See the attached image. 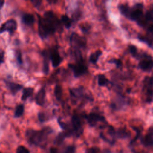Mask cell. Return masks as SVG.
Returning <instances> with one entry per match:
<instances>
[{
  "mask_svg": "<svg viewBox=\"0 0 153 153\" xmlns=\"http://www.w3.org/2000/svg\"><path fill=\"white\" fill-rule=\"evenodd\" d=\"M51 132V130L50 128H45L40 131L29 130L27 131L26 136L29 142L38 145L46 140L47 136Z\"/></svg>",
  "mask_w": 153,
  "mask_h": 153,
  "instance_id": "6da1fadb",
  "label": "cell"
},
{
  "mask_svg": "<svg viewBox=\"0 0 153 153\" xmlns=\"http://www.w3.org/2000/svg\"><path fill=\"white\" fill-rule=\"evenodd\" d=\"M142 90L145 102L151 103L153 102V76H146L144 78Z\"/></svg>",
  "mask_w": 153,
  "mask_h": 153,
  "instance_id": "7a4b0ae2",
  "label": "cell"
},
{
  "mask_svg": "<svg viewBox=\"0 0 153 153\" xmlns=\"http://www.w3.org/2000/svg\"><path fill=\"white\" fill-rule=\"evenodd\" d=\"M43 19L50 29L52 34H53L57 30L62 29L60 20L53 11H46L44 14Z\"/></svg>",
  "mask_w": 153,
  "mask_h": 153,
  "instance_id": "3957f363",
  "label": "cell"
},
{
  "mask_svg": "<svg viewBox=\"0 0 153 153\" xmlns=\"http://www.w3.org/2000/svg\"><path fill=\"white\" fill-rule=\"evenodd\" d=\"M143 4L142 3H137L133 7H130L128 14L126 18L128 19L138 22L143 16Z\"/></svg>",
  "mask_w": 153,
  "mask_h": 153,
  "instance_id": "277c9868",
  "label": "cell"
},
{
  "mask_svg": "<svg viewBox=\"0 0 153 153\" xmlns=\"http://www.w3.org/2000/svg\"><path fill=\"white\" fill-rule=\"evenodd\" d=\"M68 67L72 70L75 78L81 76L88 72V68L84 63L83 59L76 60L75 63L68 64Z\"/></svg>",
  "mask_w": 153,
  "mask_h": 153,
  "instance_id": "5b68a950",
  "label": "cell"
},
{
  "mask_svg": "<svg viewBox=\"0 0 153 153\" xmlns=\"http://www.w3.org/2000/svg\"><path fill=\"white\" fill-rule=\"evenodd\" d=\"M69 93L72 99L75 100H93V98L90 97L88 94L85 91V89L82 86H78L77 87L72 88L70 89Z\"/></svg>",
  "mask_w": 153,
  "mask_h": 153,
  "instance_id": "8992f818",
  "label": "cell"
},
{
  "mask_svg": "<svg viewBox=\"0 0 153 153\" xmlns=\"http://www.w3.org/2000/svg\"><path fill=\"white\" fill-rule=\"evenodd\" d=\"M139 58L140 60L138 63V67L143 71H150L153 69V59L151 56L146 53L140 54Z\"/></svg>",
  "mask_w": 153,
  "mask_h": 153,
  "instance_id": "52a82bcc",
  "label": "cell"
},
{
  "mask_svg": "<svg viewBox=\"0 0 153 153\" xmlns=\"http://www.w3.org/2000/svg\"><path fill=\"white\" fill-rule=\"evenodd\" d=\"M70 44L71 47L76 50L84 48L86 45V39L85 38L79 35L76 33L72 32L70 36Z\"/></svg>",
  "mask_w": 153,
  "mask_h": 153,
  "instance_id": "ba28073f",
  "label": "cell"
},
{
  "mask_svg": "<svg viewBox=\"0 0 153 153\" xmlns=\"http://www.w3.org/2000/svg\"><path fill=\"white\" fill-rule=\"evenodd\" d=\"M71 124L72 127V134L76 137L80 136L83 133L82 122L79 116L76 114H74L71 118Z\"/></svg>",
  "mask_w": 153,
  "mask_h": 153,
  "instance_id": "9c48e42d",
  "label": "cell"
},
{
  "mask_svg": "<svg viewBox=\"0 0 153 153\" xmlns=\"http://www.w3.org/2000/svg\"><path fill=\"white\" fill-rule=\"evenodd\" d=\"M86 120L91 127H95L99 123H106V120L105 117L99 113L92 112L88 114L86 117Z\"/></svg>",
  "mask_w": 153,
  "mask_h": 153,
  "instance_id": "30bf717a",
  "label": "cell"
},
{
  "mask_svg": "<svg viewBox=\"0 0 153 153\" xmlns=\"http://www.w3.org/2000/svg\"><path fill=\"white\" fill-rule=\"evenodd\" d=\"M17 27V24L14 19H10L4 23L0 27V33L8 32L13 33L16 31Z\"/></svg>",
  "mask_w": 153,
  "mask_h": 153,
  "instance_id": "8fae6325",
  "label": "cell"
},
{
  "mask_svg": "<svg viewBox=\"0 0 153 153\" xmlns=\"http://www.w3.org/2000/svg\"><path fill=\"white\" fill-rule=\"evenodd\" d=\"M38 33L41 38L42 39L47 38L49 35L52 34L48 26L45 23L43 17H39L38 24Z\"/></svg>",
  "mask_w": 153,
  "mask_h": 153,
  "instance_id": "7c38bea8",
  "label": "cell"
},
{
  "mask_svg": "<svg viewBox=\"0 0 153 153\" xmlns=\"http://www.w3.org/2000/svg\"><path fill=\"white\" fill-rule=\"evenodd\" d=\"M142 143L146 146H153V126H151L145 136L141 140Z\"/></svg>",
  "mask_w": 153,
  "mask_h": 153,
  "instance_id": "4fadbf2b",
  "label": "cell"
},
{
  "mask_svg": "<svg viewBox=\"0 0 153 153\" xmlns=\"http://www.w3.org/2000/svg\"><path fill=\"white\" fill-rule=\"evenodd\" d=\"M49 55L53 66L54 68L59 66L63 60V59L60 56L59 52L56 50H53L50 52Z\"/></svg>",
  "mask_w": 153,
  "mask_h": 153,
  "instance_id": "5bb4252c",
  "label": "cell"
},
{
  "mask_svg": "<svg viewBox=\"0 0 153 153\" xmlns=\"http://www.w3.org/2000/svg\"><path fill=\"white\" fill-rule=\"evenodd\" d=\"M45 100V88H41L37 93L35 96L36 103L39 106H43Z\"/></svg>",
  "mask_w": 153,
  "mask_h": 153,
  "instance_id": "9a60e30c",
  "label": "cell"
},
{
  "mask_svg": "<svg viewBox=\"0 0 153 153\" xmlns=\"http://www.w3.org/2000/svg\"><path fill=\"white\" fill-rule=\"evenodd\" d=\"M127 104L126 100L123 97H117L114 100L112 101L111 106L113 109H121L123 106H125Z\"/></svg>",
  "mask_w": 153,
  "mask_h": 153,
  "instance_id": "2e32d148",
  "label": "cell"
},
{
  "mask_svg": "<svg viewBox=\"0 0 153 153\" xmlns=\"http://www.w3.org/2000/svg\"><path fill=\"white\" fill-rule=\"evenodd\" d=\"M43 56V72L45 75H47L49 72V58L50 55L47 51L42 52Z\"/></svg>",
  "mask_w": 153,
  "mask_h": 153,
  "instance_id": "e0dca14e",
  "label": "cell"
},
{
  "mask_svg": "<svg viewBox=\"0 0 153 153\" xmlns=\"http://www.w3.org/2000/svg\"><path fill=\"white\" fill-rule=\"evenodd\" d=\"M137 39L140 41L146 44L151 48H153V37L149 36L139 35L137 36Z\"/></svg>",
  "mask_w": 153,
  "mask_h": 153,
  "instance_id": "ac0fdd59",
  "label": "cell"
},
{
  "mask_svg": "<svg viewBox=\"0 0 153 153\" xmlns=\"http://www.w3.org/2000/svg\"><path fill=\"white\" fill-rule=\"evenodd\" d=\"M111 82L103 74H99L97 75V84L100 87L108 86Z\"/></svg>",
  "mask_w": 153,
  "mask_h": 153,
  "instance_id": "d6986e66",
  "label": "cell"
},
{
  "mask_svg": "<svg viewBox=\"0 0 153 153\" xmlns=\"http://www.w3.org/2000/svg\"><path fill=\"white\" fill-rule=\"evenodd\" d=\"M22 20L25 25L27 26H31L35 22V17L32 14L26 13L23 14L22 16Z\"/></svg>",
  "mask_w": 153,
  "mask_h": 153,
  "instance_id": "ffe728a7",
  "label": "cell"
},
{
  "mask_svg": "<svg viewBox=\"0 0 153 153\" xmlns=\"http://www.w3.org/2000/svg\"><path fill=\"white\" fill-rule=\"evenodd\" d=\"M102 53H103L100 50H97L94 53H92L89 56V62L92 64H96Z\"/></svg>",
  "mask_w": 153,
  "mask_h": 153,
  "instance_id": "44dd1931",
  "label": "cell"
},
{
  "mask_svg": "<svg viewBox=\"0 0 153 153\" xmlns=\"http://www.w3.org/2000/svg\"><path fill=\"white\" fill-rule=\"evenodd\" d=\"M7 86L8 88L10 90V91L13 94H16L19 90H20L22 88V85L14 82H7Z\"/></svg>",
  "mask_w": 153,
  "mask_h": 153,
  "instance_id": "7402d4cb",
  "label": "cell"
},
{
  "mask_svg": "<svg viewBox=\"0 0 153 153\" xmlns=\"http://www.w3.org/2000/svg\"><path fill=\"white\" fill-rule=\"evenodd\" d=\"M60 22L61 23H62L64 26L67 29L70 28L72 24V20L66 14H63L61 16Z\"/></svg>",
  "mask_w": 153,
  "mask_h": 153,
  "instance_id": "603a6c76",
  "label": "cell"
},
{
  "mask_svg": "<svg viewBox=\"0 0 153 153\" xmlns=\"http://www.w3.org/2000/svg\"><path fill=\"white\" fill-rule=\"evenodd\" d=\"M54 96L57 100L61 101L62 99V88L61 85L56 84L54 87Z\"/></svg>",
  "mask_w": 153,
  "mask_h": 153,
  "instance_id": "cb8c5ba5",
  "label": "cell"
},
{
  "mask_svg": "<svg viewBox=\"0 0 153 153\" xmlns=\"http://www.w3.org/2000/svg\"><path fill=\"white\" fill-rule=\"evenodd\" d=\"M33 93V89L31 87L25 88L23 91V94L22 96V100L25 101L28 97L31 96Z\"/></svg>",
  "mask_w": 153,
  "mask_h": 153,
  "instance_id": "d4e9b609",
  "label": "cell"
},
{
  "mask_svg": "<svg viewBox=\"0 0 153 153\" xmlns=\"http://www.w3.org/2000/svg\"><path fill=\"white\" fill-rule=\"evenodd\" d=\"M24 106L22 104H20V105H18L16 109H15V112H14V117H16V118H18V117H21L23 114V112H24Z\"/></svg>",
  "mask_w": 153,
  "mask_h": 153,
  "instance_id": "484cf974",
  "label": "cell"
},
{
  "mask_svg": "<svg viewBox=\"0 0 153 153\" xmlns=\"http://www.w3.org/2000/svg\"><path fill=\"white\" fill-rule=\"evenodd\" d=\"M128 51H129L130 53L131 54V55L133 57H137V58H139V53L138 52L137 47L135 45H132V44L129 45L128 47Z\"/></svg>",
  "mask_w": 153,
  "mask_h": 153,
  "instance_id": "4316f807",
  "label": "cell"
},
{
  "mask_svg": "<svg viewBox=\"0 0 153 153\" xmlns=\"http://www.w3.org/2000/svg\"><path fill=\"white\" fill-rule=\"evenodd\" d=\"M108 63H114L115 65V66L117 68H120L122 66V61L119 59H116V58H112L111 59H110L108 62Z\"/></svg>",
  "mask_w": 153,
  "mask_h": 153,
  "instance_id": "83f0119b",
  "label": "cell"
},
{
  "mask_svg": "<svg viewBox=\"0 0 153 153\" xmlns=\"http://www.w3.org/2000/svg\"><path fill=\"white\" fill-rule=\"evenodd\" d=\"M17 153H29V150L24 146H19L17 150Z\"/></svg>",
  "mask_w": 153,
  "mask_h": 153,
  "instance_id": "f1b7e54d",
  "label": "cell"
},
{
  "mask_svg": "<svg viewBox=\"0 0 153 153\" xmlns=\"http://www.w3.org/2000/svg\"><path fill=\"white\" fill-rule=\"evenodd\" d=\"M79 27L81 29V30L84 32V33H86V32H88V30L90 29V27H89V25L88 24H85V23H81L80 25H79Z\"/></svg>",
  "mask_w": 153,
  "mask_h": 153,
  "instance_id": "f546056e",
  "label": "cell"
},
{
  "mask_svg": "<svg viewBox=\"0 0 153 153\" xmlns=\"http://www.w3.org/2000/svg\"><path fill=\"white\" fill-rule=\"evenodd\" d=\"M38 119L41 122H44L45 121L47 120V117L45 114L43 112H39L38 114Z\"/></svg>",
  "mask_w": 153,
  "mask_h": 153,
  "instance_id": "4dcf8cb0",
  "label": "cell"
},
{
  "mask_svg": "<svg viewBox=\"0 0 153 153\" xmlns=\"http://www.w3.org/2000/svg\"><path fill=\"white\" fill-rule=\"evenodd\" d=\"M75 151V148L74 145L68 146L65 151L64 153H74Z\"/></svg>",
  "mask_w": 153,
  "mask_h": 153,
  "instance_id": "1f68e13d",
  "label": "cell"
},
{
  "mask_svg": "<svg viewBox=\"0 0 153 153\" xmlns=\"http://www.w3.org/2000/svg\"><path fill=\"white\" fill-rule=\"evenodd\" d=\"M16 57L17 58V62L19 64H22V54L20 51H17L16 52Z\"/></svg>",
  "mask_w": 153,
  "mask_h": 153,
  "instance_id": "d6a6232c",
  "label": "cell"
},
{
  "mask_svg": "<svg viewBox=\"0 0 153 153\" xmlns=\"http://www.w3.org/2000/svg\"><path fill=\"white\" fill-rule=\"evenodd\" d=\"M85 153H99V149L97 148L92 147L86 150Z\"/></svg>",
  "mask_w": 153,
  "mask_h": 153,
  "instance_id": "836d02e7",
  "label": "cell"
},
{
  "mask_svg": "<svg viewBox=\"0 0 153 153\" xmlns=\"http://www.w3.org/2000/svg\"><path fill=\"white\" fill-rule=\"evenodd\" d=\"M4 62V51L0 49V65L3 63Z\"/></svg>",
  "mask_w": 153,
  "mask_h": 153,
  "instance_id": "e575fe53",
  "label": "cell"
},
{
  "mask_svg": "<svg viewBox=\"0 0 153 153\" xmlns=\"http://www.w3.org/2000/svg\"><path fill=\"white\" fill-rule=\"evenodd\" d=\"M31 2H32V3L33 4V5L35 7H38L41 5V2H42L41 1H36V0L32 1Z\"/></svg>",
  "mask_w": 153,
  "mask_h": 153,
  "instance_id": "d590c367",
  "label": "cell"
},
{
  "mask_svg": "<svg viewBox=\"0 0 153 153\" xmlns=\"http://www.w3.org/2000/svg\"><path fill=\"white\" fill-rule=\"evenodd\" d=\"M50 153H59V151H58L57 148H54V147H51L50 149Z\"/></svg>",
  "mask_w": 153,
  "mask_h": 153,
  "instance_id": "8d00e7d4",
  "label": "cell"
},
{
  "mask_svg": "<svg viewBox=\"0 0 153 153\" xmlns=\"http://www.w3.org/2000/svg\"><path fill=\"white\" fill-rule=\"evenodd\" d=\"M4 4V1H0V9L3 7Z\"/></svg>",
  "mask_w": 153,
  "mask_h": 153,
  "instance_id": "74e56055",
  "label": "cell"
}]
</instances>
